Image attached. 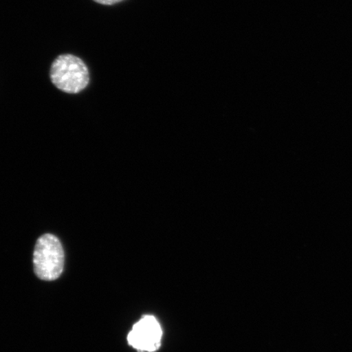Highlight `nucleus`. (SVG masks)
<instances>
[{
  "label": "nucleus",
  "instance_id": "1",
  "mask_svg": "<svg viewBox=\"0 0 352 352\" xmlns=\"http://www.w3.org/2000/svg\"><path fill=\"white\" fill-rule=\"evenodd\" d=\"M50 78L59 90L65 94H77L89 85V69L76 56L60 55L52 64Z\"/></svg>",
  "mask_w": 352,
  "mask_h": 352
},
{
  "label": "nucleus",
  "instance_id": "2",
  "mask_svg": "<svg viewBox=\"0 0 352 352\" xmlns=\"http://www.w3.org/2000/svg\"><path fill=\"white\" fill-rule=\"evenodd\" d=\"M34 270L39 279L54 280L64 270L65 252L60 241L54 235L44 234L35 244Z\"/></svg>",
  "mask_w": 352,
  "mask_h": 352
},
{
  "label": "nucleus",
  "instance_id": "3",
  "mask_svg": "<svg viewBox=\"0 0 352 352\" xmlns=\"http://www.w3.org/2000/svg\"><path fill=\"white\" fill-rule=\"evenodd\" d=\"M162 336V329L156 318L144 316L132 328L127 341L139 351L153 352L160 349Z\"/></svg>",
  "mask_w": 352,
  "mask_h": 352
},
{
  "label": "nucleus",
  "instance_id": "4",
  "mask_svg": "<svg viewBox=\"0 0 352 352\" xmlns=\"http://www.w3.org/2000/svg\"><path fill=\"white\" fill-rule=\"evenodd\" d=\"M94 1L102 4V6H113V4L120 3L123 0H94Z\"/></svg>",
  "mask_w": 352,
  "mask_h": 352
}]
</instances>
